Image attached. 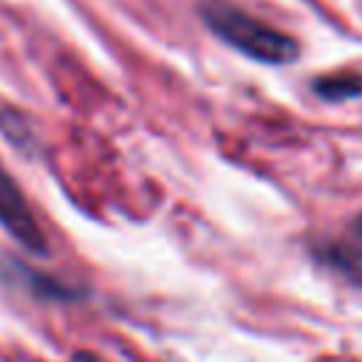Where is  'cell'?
I'll return each instance as SVG.
<instances>
[{
	"mask_svg": "<svg viewBox=\"0 0 362 362\" xmlns=\"http://www.w3.org/2000/svg\"><path fill=\"white\" fill-rule=\"evenodd\" d=\"M201 17L226 45H232L235 51H240L243 57H249L255 62L288 65L300 54V45L288 34L260 23L257 17L243 14L240 8L229 6V3L206 0V3H201Z\"/></svg>",
	"mask_w": 362,
	"mask_h": 362,
	"instance_id": "6da1fadb",
	"label": "cell"
},
{
	"mask_svg": "<svg viewBox=\"0 0 362 362\" xmlns=\"http://www.w3.org/2000/svg\"><path fill=\"white\" fill-rule=\"evenodd\" d=\"M0 226L28 252L34 255H45L48 252V240L23 195V189L17 187V181L8 175V170L0 164Z\"/></svg>",
	"mask_w": 362,
	"mask_h": 362,
	"instance_id": "7a4b0ae2",
	"label": "cell"
},
{
	"mask_svg": "<svg viewBox=\"0 0 362 362\" xmlns=\"http://www.w3.org/2000/svg\"><path fill=\"white\" fill-rule=\"evenodd\" d=\"M314 257L328 266L331 272H337L339 277H345L348 283L362 288V249L359 246H348V243H322L314 249Z\"/></svg>",
	"mask_w": 362,
	"mask_h": 362,
	"instance_id": "3957f363",
	"label": "cell"
},
{
	"mask_svg": "<svg viewBox=\"0 0 362 362\" xmlns=\"http://www.w3.org/2000/svg\"><path fill=\"white\" fill-rule=\"evenodd\" d=\"M314 93L325 102H348L362 96V76L359 74H331L314 79Z\"/></svg>",
	"mask_w": 362,
	"mask_h": 362,
	"instance_id": "277c9868",
	"label": "cell"
},
{
	"mask_svg": "<svg viewBox=\"0 0 362 362\" xmlns=\"http://www.w3.org/2000/svg\"><path fill=\"white\" fill-rule=\"evenodd\" d=\"M11 266L20 272V277H23V280H25V286H28V291H34L37 297H51V300H71V297H74V288L62 286L59 280H51V277L34 274L31 269H25V266H20V263H11Z\"/></svg>",
	"mask_w": 362,
	"mask_h": 362,
	"instance_id": "5b68a950",
	"label": "cell"
},
{
	"mask_svg": "<svg viewBox=\"0 0 362 362\" xmlns=\"http://www.w3.org/2000/svg\"><path fill=\"white\" fill-rule=\"evenodd\" d=\"M354 229H356V235H359V238H362V218H359V221H356V226H354Z\"/></svg>",
	"mask_w": 362,
	"mask_h": 362,
	"instance_id": "8992f818",
	"label": "cell"
}]
</instances>
